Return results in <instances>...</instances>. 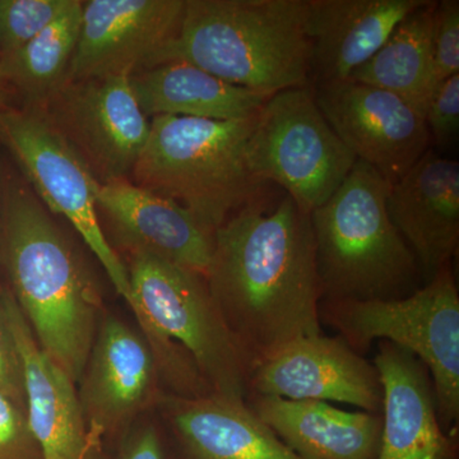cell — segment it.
Wrapping results in <instances>:
<instances>
[{
	"label": "cell",
	"instance_id": "cell-1",
	"mask_svg": "<svg viewBox=\"0 0 459 459\" xmlns=\"http://www.w3.org/2000/svg\"><path fill=\"white\" fill-rule=\"evenodd\" d=\"M204 280L249 374L322 333L312 220L289 195L272 210L247 205L220 226Z\"/></svg>",
	"mask_w": 459,
	"mask_h": 459
},
{
	"label": "cell",
	"instance_id": "cell-2",
	"mask_svg": "<svg viewBox=\"0 0 459 459\" xmlns=\"http://www.w3.org/2000/svg\"><path fill=\"white\" fill-rule=\"evenodd\" d=\"M0 262L33 336L78 385L104 303L49 211L21 184H9L3 199Z\"/></svg>",
	"mask_w": 459,
	"mask_h": 459
},
{
	"label": "cell",
	"instance_id": "cell-3",
	"mask_svg": "<svg viewBox=\"0 0 459 459\" xmlns=\"http://www.w3.org/2000/svg\"><path fill=\"white\" fill-rule=\"evenodd\" d=\"M126 270L129 307L166 394L247 400L249 370L204 277L146 253H132Z\"/></svg>",
	"mask_w": 459,
	"mask_h": 459
},
{
	"label": "cell",
	"instance_id": "cell-4",
	"mask_svg": "<svg viewBox=\"0 0 459 459\" xmlns=\"http://www.w3.org/2000/svg\"><path fill=\"white\" fill-rule=\"evenodd\" d=\"M312 54L307 0H186L179 29L146 68L189 63L271 98L309 86Z\"/></svg>",
	"mask_w": 459,
	"mask_h": 459
},
{
	"label": "cell",
	"instance_id": "cell-5",
	"mask_svg": "<svg viewBox=\"0 0 459 459\" xmlns=\"http://www.w3.org/2000/svg\"><path fill=\"white\" fill-rule=\"evenodd\" d=\"M389 186L358 160L310 213L323 300H394L424 286L418 259L386 211Z\"/></svg>",
	"mask_w": 459,
	"mask_h": 459
},
{
	"label": "cell",
	"instance_id": "cell-6",
	"mask_svg": "<svg viewBox=\"0 0 459 459\" xmlns=\"http://www.w3.org/2000/svg\"><path fill=\"white\" fill-rule=\"evenodd\" d=\"M256 115L237 120L153 117L133 184L183 205L213 235L232 214L255 204L262 188L247 160Z\"/></svg>",
	"mask_w": 459,
	"mask_h": 459
},
{
	"label": "cell",
	"instance_id": "cell-7",
	"mask_svg": "<svg viewBox=\"0 0 459 459\" xmlns=\"http://www.w3.org/2000/svg\"><path fill=\"white\" fill-rule=\"evenodd\" d=\"M319 316L360 355L377 340L416 356L433 382L440 422L459 431V294L452 263L406 298L322 300Z\"/></svg>",
	"mask_w": 459,
	"mask_h": 459
},
{
	"label": "cell",
	"instance_id": "cell-8",
	"mask_svg": "<svg viewBox=\"0 0 459 459\" xmlns=\"http://www.w3.org/2000/svg\"><path fill=\"white\" fill-rule=\"evenodd\" d=\"M247 160L256 180L276 183L309 214L336 193L358 161L325 120L310 84L265 101L247 142Z\"/></svg>",
	"mask_w": 459,
	"mask_h": 459
},
{
	"label": "cell",
	"instance_id": "cell-9",
	"mask_svg": "<svg viewBox=\"0 0 459 459\" xmlns=\"http://www.w3.org/2000/svg\"><path fill=\"white\" fill-rule=\"evenodd\" d=\"M0 140L16 157L39 201L71 223L115 291L131 304L128 270L100 223V183L80 153L39 108H0Z\"/></svg>",
	"mask_w": 459,
	"mask_h": 459
},
{
	"label": "cell",
	"instance_id": "cell-10",
	"mask_svg": "<svg viewBox=\"0 0 459 459\" xmlns=\"http://www.w3.org/2000/svg\"><path fill=\"white\" fill-rule=\"evenodd\" d=\"M42 105V113L100 184L132 175L151 120L135 99L129 75L65 81Z\"/></svg>",
	"mask_w": 459,
	"mask_h": 459
},
{
	"label": "cell",
	"instance_id": "cell-11",
	"mask_svg": "<svg viewBox=\"0 0 459 459\" xmlns=\"http://www.w3.org/2000/svg\"><path fill=\"white\" fill-rule=\"evenodd\" d=\"M77 389L91 439L102 448L122 442L165 392L141 332L108 313L100 320Z\"/></svg>",
	"mask_w": 459,
	"mask_h": 459
},
{
	"label": "cell",
	"instance_id": "cell-12",
	"mask_svg": "<svg viewBox=\"0 0 459 459\" xmlns=\"http://www.w3.org/2000/svg\"><path fill=\"white\" fill-rule=\"evenodd\" d=\"M314 93L344 146L389 184L428 152L431 138L424 117L394 93L350 80L318 83Z\"/></svg>",
	"mask_w": 459,
	"mask_h": 459
},
{
	"label": "cell",
	"instance_id": "cell-13",
	"mask_svg": "<svg viewBox=\"0 0 459 459\" xmlns=\"http://www.w3.org/2000/svg\"><path fill=\"white\" fill-rule=\"evenodd\" d=\"M249 395L338 402L370 413H382L385 400L374 362L322 333L299 338L250 371Z\"/></svg>",
	"mask_w": 459,
	"mask_h": 459
},
{
	"label": "cell",
	"instance_id": "cell-14",
	"mask_svg": "<svg viewBox=\"0 0 459 459\" xmlns=\"http://www.w3.org/2000/svg\"><path fill=\"white\" fill-rule=\"evenodd\" d=\"M184 7L186 0L83 2L80 38L65 81L132 77L177 33Z\"/></svg>",
	"mask_w": 459,
	"mask_h": 459
},
{
	"label": "cell",
	"instance_id": "cell-15",
	"mask_svg": "<svg viewBox=\"0 0 459 459\" xmlns=\"http://www.w3.org/2000/svg\"><path fill=\"white\" fill-rule=\"evenodd\" d=\"M3 296L22 365L27 419L42 459H104V448L87 430L74 380L42 350L8 287Z\"/></svg>",
	"mask_w": 459,
	"mask_h": 459
},
{
	"label": "cell",
	"instance_id": "cell-16",
	"mask_svg": "<svg viewBox=\"0 0 459 459\" xmlns=\"http://www.w3.org/2000/svg\"><path fill=\"white\" fill-rule=\"evenodd\" d=\"M155 412L175 459H301L271 430L247 400L164 394Z\"/></svg>",
	"mask_w": 459,
	"mask_h": 459
},
{
	"label": "cell",
	"instance_id": "cell-17",
	"mask_svg": "<svg viewBox=\"0 0 459 459\" xmlns=\"http://www.w3.org/2000/svg\"><path fill=\"white\" fill-rule=\"evenodd\" d=\"M389 217L429 282L451 264L459 243V164L429 150L386 195Z\"/></svg>",
	"mask_w": 459,
	"mask_h": 459
},
{
	"label": "cell",
	"instance_id": "cell-18",
	"mask_svg": "<svg viewBox=\"0 0 459 459\" xmlns=\"http://www.w3.org/2000/svg\"><path fill=\"white\" fill-rule=\"evenodd\" d=\"M373 362L385 394L377 459H459V431L440 422L427 367L388 341H379Z\"/></svg>",
	"mask_w": 459,
	"mask_h": 459
},
{
	"label": "cell",
	"instance_id": "cell-19",
	"mask_svg": "<svg viewBox=\"0 0 459 459\" xmlns=\"http://www.w3.org/2000/svg\"><path fill=\"white\" fill-rule=\"evenodd\" d=\"M98 210L132 253H146L205 276L213 235L188 210L126 179L100 184Z\"/></svg>",
	"mask_w": 459,
	"mask_h": 459
},
{
	"label": "cell",
	"instance_id": "cell-20",
	"mask_svg": "<svg viewBox=\"0 0 459 459\" xmlns=\"http://www.w3.org/2000/svg\"><path fill=\"white\" fill-rule=\"evenodd\" d=\"M429 0H307L316 82L349 80L377 53L398 23Z\"/></svg>",
	"mask_w": 459,
	"mask_h": 459
},
{
	"label": "cell",
	"instance_id": "cell-21",
	"mask_svg": "<svg viewBox=\"0 0 459 459\" xmlns=\"http://www.w3.org/2000/svg\"><path fill=\"white\" fill-rule=\"evenodd\" d=\"M249 406L301 459H377L382 413L350 412L327 402L249 395Z\"/></svg>",
	"mask_w": 459,
	"mask_h": 459
},
{
	"label": "cell",
	"instance_id": "cell-22",
	"mask_svg": "<svg viewBox=\"0 0 459 459\" xmlns=\"http://www.w3.org/2000/svg\"><path fill=\"white\" fill-rule=\"evenodd\" d=\"M133 92L147 117L174 115L210 120L247 119L268 96L226 82L189 63H165L131 77Z\"/></svg>",
	"mask_w": 459,
	"mask_h": 459
},
{
	"label": "cell",
	"instance_id": "cell-23",
	"mask_svg": "<svg viewBox=\"0 0 459 459\" xmlns=\"http://www.w3.org/2000/svg\"><path fill=\"white\" fill-rule=\"evenodd\" d=\"M435 4L429 0L398 23L383 47L349 80L394 93L424 117L435 90L431 48Z\"/></svg>",
	"mask_w": 459,
	"mask_h": 459
},
{
	"label": "cell",
	"instance_id": "cell-24",
	"mask_svg": "<svg viewBox=\"0 0 459 459\" xmlns=\"http://www.w3.org/2000/svg\"><path fill=\"white\" fill-rule=\"evenodd\" d=\"M83 2L71 5L21 49L0 57V78L16 86L32 102L44 104L66 78L74 56Z\"/></svg>",
	"mask_w": 459,
	"mask_h": 459
},
{
	"label": "cell",
	"instance_id": "cell-25",
	"mask_svg": "<svg viewBox=\"0 0 459 459\" xmlns=\"http://www.w3.org/2000/svg\"><path fill=\"white\" fill-rule=\"evenodd\" d=\"M71 3L72 0H0V57L31 41Z\"/></svg>",
	"mask_w": 459,
	"mask_h": 459
},
{
	"label": "cell",
	"instance_id": "cell-26",
	"mask_svg": "<svg viewBox=\"0 0 459 459\" xmlns=\"http://www.w3.org/2000/svg\"><path fill=\"white\" fill-rule=\"evenodd\" d=\"M434 87L459 74V2H437L434 9L433 30Z\"/></svg>",
	"mask_w": 459,
	"mask_h": 459
},
{
	"label": "cell",
	"instance_id": "cell-27",
	"mask_svg": "<svg viewBox=\"0 0 459 459\" xmlns=\"http://www.w3.org/2000/svg\"><path fill=\"white\" fill-rule=\"evenodd\" d=\"M0 459H42L26 407L0 394Z\"/></svg>",
	"mask_w": 459,
	"mask_h": 459
},
{
	"label": "cell",
	"instance_id": "cell-28",
	"mask_svg": "<svg viewBox=\"0 0 459 459\" xmlns=\"http://www.w3.org/2000/svg\"><path fill=\"white\" fill-rule=\"evenodd\" d=\"M429 134L439 146L457 138L459 131V74L437 84L424 111Z\"/></svg>",
	"mask_w": 459,
	"mask_h": 459
},
{
	"label": "cell",
	"instance_id": "cell-29",
	"mask_svg": "<svg viewBox=\"0 0 459 459\" xmlns=\"http://www.w3.org/2000/svg\"><path fill=\"white\" fill-rule=\"evenodd\" d=\"M119 459H175L155 411L142 416L120 442Z\"/></svg>",
	"mask_w": 459,
	"mask_h": 459
},
{
	"label": "cell",
	"instance_id": "cell-30",
	"mask_svg": "<svg viewBox=\"0 0 459 459\" xmlns=\"http://www.w3.org/2000/svg\"><path fill=\"white\" fill-rule=\"evenodd\" d=\"M0 394L25 404L23 373L16 342L9 327L3 287L0 286Z\"/></svg>",
	"mask_w": 459,
	"mask_h": 459
}]
</instances>
